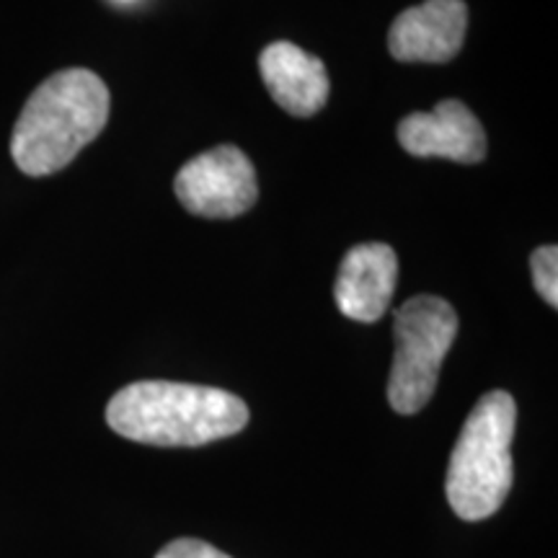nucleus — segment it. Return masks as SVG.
I'll return each instance as SVG.
<instances>
[{
	"instance_id": "f257e3e1",
	"label": "nucleus",
	"mask_w": 558,
	"mask_h": 558,
	"mask_svg": "<svg viewBox=\"0 0 558 558\" xmlns=\"http://www.w3.org/2000/svg\"><path fill=\"white\" fill-rule=\"evenodd\" d=\"M117 435L156 448H199L239 435L248 407L239 396L209 386L140 380L124 386L107 407Z\"/></svg>"
},
{
	"instance_id": "f03ea898",
	"label": "nucleus",
	"mask_w": 558,
	"mask_h": 558,
	"mask_svg": "<svg viewBox=\"0 0 558 558\" xmlns=\"http://www.w3.org/2000/svg\"><path fill=\"white\" fill-rule=\"evenodd\" d=\"M107 120V83L83 68L60 70L41 83L21 109L11 156L26 177H50L94 143Z\"/></svg>"
},
{
	"instance_id": "7ed1b4c3",
	"label": "nucleus",
	"mask_w": 558,
	"mask_h": 558,
	"mask_svg": "<svg viewBox=\"0 0 558 558\" xmlns=\"http://www.w3.org/2000/svg\"><path fill=\"white\" fill-rule=\"evenodd\" d=\"M518 403L507 390H492L465 418L452 448L445 494L465 522L492 518L512 488V437Z\"/></svg>"
},
{
	"instance_id": "20e7f679",
	"label": "nucleus",
	"mask_w": 558,
	"mask_h": 558,
	"mask_svg": "<svg viewBox=\"0 0 558 558\" xmlns=\"http://www.w3.org/2000/svg\"><path fill=\"white\" fill-rule=\"evenodd\" d=\"M396 354L388 378V401L396 414L411 416L435 396L439 369L458 337V313L448 300L416 295L393 316Z\"/></svg>"
},
{
	"instance_id": "39448f33",
	"label": "nucleus",
	"mask_w": 558,
	"mask_h": 558,
	"mask_svg": "<svg viewBox=\"0 0 558 558\" xmlns=\"http://www.w3.org/2000/svg\"><path fill=\"white\" fill-rule=\"evenodd\" d=\"M173 192L199 218L230 220L256 205L259 181L246 153L235 145H218L181 166Z\"/></svg>"
},
{
	"instance_id": "423d86ee",
	"label": "nucleus",
	"mask_w": 558,
	"mask_h": 558,
	"mask_svg": "<svg viewBox=\"0 0 558 558\" xmlns=\"http://www.w3.org/2000/svg\"><path fill=\"white\" fill-rule=\"evenodd\" d=\"M401 148L416 158H448L481 163L486 158V132L463 101L445 99L435 111H414L399 124Z\"/></svg>"
},
{
	"instance_id": "0eeeda50",
	"label": "nucleus",
	"mask_w": 558,
	"mask_h": 558,
	"mask_svg": "<svg viewBox=\"0 0 558 558\" xmlns=\"http://www.w3.org/2000/svg\"><path fill=\"white\" fill-rule=\"evenodd\" d=\"M469 29L463 0H424L393 21L388 50L399 62H448L456 58Z\"/></svg>"
},
{
	"instance_id": "6e6552de",
	"label": "nucleus",
	"mask_w": 558,
	"mask_h": 558,
	"mask_svg": "<svg viewBox=\"0 0 558 558\" xmlns=\"http://www.w3.org/2000/svg\"><path fill=\"white\" fill-rule=\"evenodd\" d=\"M399 279V259L386 243H360L349 248L337 275V308L341 316L375 324L388 311Z\"/></svg>"
},
{
	"instance_id": "1a4fd4ad",
	"label": "nucleus",
	"mask_w": 558,
	"mask_h": 558,
	"mask_svg": "<svg viewBox=\"0 0 558 558\" xmlns=\"http://www.w3.org/2000/svg\"><path fill=\"white\" fill-rule=\"evenodd\" d=\"M264 86L277 107L292 117H313L329 99L326 65L290 41H275L259 58Z\"/></svg>"
},
{
	"instance_id": "9d476101",
	"label": "nucleus",
	"mask_w": 558,
	"mask_h": 558,
	"mask_svg": "<svg viewBox=\"0 0 558 558\" xmlns=\"http://www.w3.org/2000/svg\"><path fill=\"white\" fill-rule=\"evenodd\" d=\"M530 269H533L535 290L546 300L550 308H558V248L541 246L530 256Z\"/></svg>"
},
{
	"instance_id": "9b49d317",
	"label": "nucleus",
	"mask_w": 558,
	"mask_h": 558,
	"mask_svg": "<svg viewBox=\"0 0 558 558\" xmlns=\"http://www.w3.org/2000/svg\"><path fill=\"white\" fill-rule=\"evenodd\" d=\"M156 558H230V556L222 554V550H218L215 546H209L205 541L179 538V541H171L169 546L160 548Z\"/></svg>"
}]
</instances>
